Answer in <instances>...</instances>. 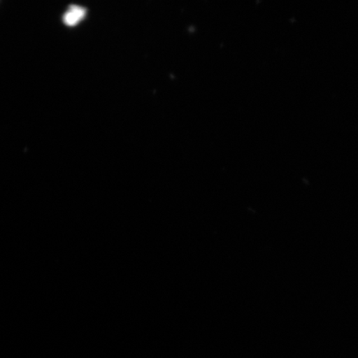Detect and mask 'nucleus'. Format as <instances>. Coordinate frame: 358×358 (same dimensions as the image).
I'll list each match as a JSON object with an SVG mask.
<instances>
[{"label": "nucleus", "mask_w": 358, "mask_h": 358, "mask_svg": "<svg viewBox=\"0 0 358 358\" xmlns=\"http://www.w3.org/2000/svg\"><path fill=\"white\" fill-rule=\"evenodd\" d=\"M86 13V10L82 7L71 6L69 11L65 13L64 22L67 26L77 25L80 20L84 19Z\"/></svg>", "instance_id": "nucleus-1"}]
</instances>
